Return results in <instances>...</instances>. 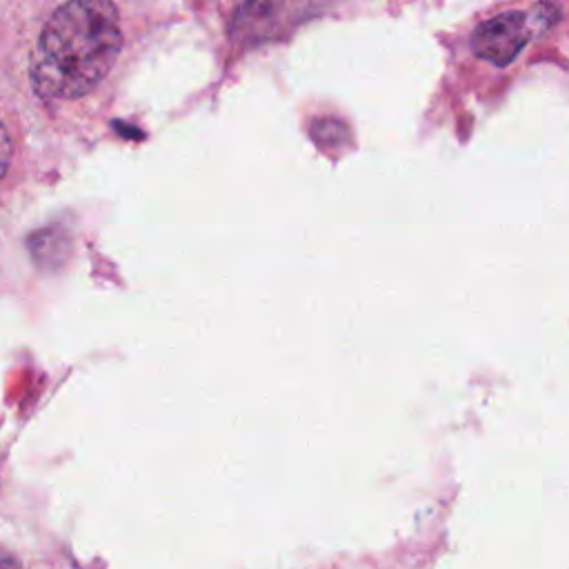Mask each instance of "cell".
Segmentation results:
<instances>
[{"mask_svg": "<svg viewBox=\"0 0 569 569\" xmlns=\"http://www.w3.org/2000/svg\"><path fill=\"white\" fill-rule=\"evenodd\" d=\"M0 569H20V565L13 558H0Z\"/></svg>", "mask_w": 569, "mask_h": 569, "instance_id": "obj_5", "label": "cell"}, {"mask_svg": "<svg viewBox=\"0 0 569 569\" xmlns=\"http://www.w3.org/2000/svg\"><path fill=\"white\" fill-rule=\"evenodd\" d=\"M11 158H13V140H11V133L7 131V127L0 120V178L7 173V169L11 164Z\"/></svg>", "mask_w": 569, "mask_h": 569, "instance_id": "obj_4", "label": "cell"}, {"mask_svg": "<svg viewBox=\"0 0 569 569\" xmlns=\"http://www.w3.org/2000/svg\"><path fill=\"white\" fill-rule=\"evenodd\" d=\"M536 24L527 11H502L473 29L471 49L478 58L505 67L525 49V44L536 36Z\"/></svg>", "mask_w": 569, "mask_h": 569, "instance_id": "obj_2", "label": "cell"}, {"mask_svg": "<svg viewBox=\"0 0 569 569\" xmlns=\"http://www.w3.org/2000/svg\"><path fill=\"white\" fill-rule=\"evenodd\" d=\"M120 49V16L111 0H69L40 31L29 62L31 87L44 100H76L104 80Z\"/></svg>", "mask_w": 569, "mask_h": 569, "instance_id": "obj_1", "label": "cell"}, {"mask_svg": "<svg viewBox=\"0 0 569 569\" xmlns=\"http://www.w3.org/2000/svg\"><path fill=\"white\" fill-rule=\"evenodd\" d=\"M291 0H247L233 18V36L238 40H264L273 38L284 29L289 18L287 7Z\"/></svg>", "mask_w": 569, "mask_h": 569, "instance_id": "obj_3", "label": "cell"}]
</instances>
